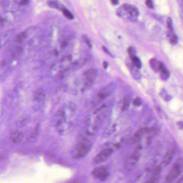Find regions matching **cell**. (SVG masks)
<instances>
[{
	"label": "cell",
	"mask_w": 183,
	"mask_h": 183,
	"mask_svg": "<svg viewBox=\"0 0 183 183\" xmlns=\"http://www.w3.org/2000/svg\"><path fill=\"white\" fill-rule=\"evenodd\" d=\"M178 126H179V128H181V129H182L183 128V122L182 121H179V122H178Z\"/></svg>",
	"instance_id": "1f68e13d"
},
{
	"label": "cell",
	"mask_w": 183,
	"mask_h": 183,
	"mask_svg": "<svg viewBox=\"0 0 183 183\" xmlns=\"http://www.w3.org/2000/svg\"><path fill=\"white\" fill-rule=\"evenodd\" d=\"M103 67H104V68L105 69H106L108 67V63L106 61H105L104 62V63H103Z\"/></svg>",
	"instance_id": "d6a6232c"
},
{
	"label": "cell",
	"mask_w": 183,
	"mask_h": 183,
	"mask_svg": "<svg viewBox=\"0 0 183 183\" xmlns=\"http://www.w3.org/2000/svg\"><path fill=\"white\" fill-rule=\"evenodd\" d=\"M171 98H172V97L170 95H168V94H167V95H166L164 96V100L165 102H169V101H170L171 100Z\"/></svg>",
	"instance_id": "83f0119b"
},
{
	"label": "cell",
	"mask_w": 183,
	"mask_h": 183,
	"mask_svg": "<svg viewBox=\"0 0 183 183\" xmlns=\"http://www.w3.org/2000/svg\"><path fill=\"white\" fill-rule=\"evenodd\" d=\"M130 100L129 98H125L123 103H122V110L126 111L128 109L129 106L130 105Z\"/></svg>",
	"instance_id": "44dd1931"
},
{
	"label": "cell",
	"mask_w": 183,
	"mask_h": 183,
	"mask_svg": "<svg viewBox=\"0 0 183 183\" xmlns=\"http://www.w3.org/2000/svg\"><path fill=\"white\" fill-rule=\"evenodd\" d=\"M92 175L95 178L100 180V181H104L109 177L110 173L107 168L100 167L96 168L92 171Z\"/></svg>",
	"instance_id": "277c9868"
},
{
	"label": "cell",
	"mask_w": 183,
	"mask_h": 183,
	"mask_svg": "<svg viewBox=\"0 0 183 183\" xmlns=\"http://www.w3.org/2000/svg\"><path fill=\"white\" fill-rule=\"evenodd\" d=\"M130 58L131 60H132V63L133 65L135 67H136L138 69H140L141 68V66H142L141 62L140 59L136 57V55L134 56V57H130Z\"/></svg>",
	"instance_id": "e0dca14e"
},
{
	"label": "cell",
	"mask_w": 183,
	"mask_h": 183,
	"mask_svg": "<svg viewBox=\"0 0 183 183\" xmlns=\"http://www.w3.org/2000/svg\"><path fill=\"white\" fill-rule=\"evenodd\" d=\"M111 2L113 5H117L119 3V0H111Z\"/></svg>",
	"instance_id": "f546056e"
},
{
	"label": "cell",
	"mask_w": 183,
	"mask_h": 183,
	"mask_svg": "<svg viewBox=\"0 0 183 183\" xmlns=\"http://www.w3.org/2000/svg\"><path fill=\"white\" fill-rule=\"evenodd\" d=\"M167 26L168 31H173V21L171 17H169L167 19Z\"/></svg>",
	"instance_id": "603a6c76"
},
{
	"label": "cell",
	"mask_w": 183,
	"mask_h": 183,
	"mask_svg": "<svg viewBox=\"0 0 183 183\" xmlns=\"http://www.w3.org/2000/svg\"><path fill=\"white\" fill-rule=\"evenodd\" d=\"M168 37L169 38V41L172 45H176L178 42V38L177 35L173 31H168Z\"/></svg>",
	"instance_id": "4fadbf2b"
},
{
	"label": "cell",
	"mask_w": 183,
	"mask_h": 183,
	"mask_svg": "<svg viewBox=\"0 0 183 183\" xmlns=\"http://www.w3.org/2000/svg\"><path fill=\"white\" fill-rule=\"evenodd\" d=\"M118 16L126 19L132 22H135L138 19L139 12L136 6L125 4L118 8L116 11Z\"/></svg>",
	"instance_id": "6da1fadb"
},
{
	"label": "cell",
	"mask_w": 183,
	"mask_h": 183,
	"mask_svg": "<svg viewBox=\"0 0 183 183\" xmlns=\"http://www.w3.org/2000/svg\"><path fill=\"white\" fill-rule=\"evenodd\" d=\"M97 76V71L94 69L87 70L83 74L84 81L86 87H89L93 83Z\"/></svg>",
	"instance_id": "5b68a950"
},
{
	"label": "cell",
	"mask_w": 183,
	"mask_h": 183,
	"mask_svg": "<svg viewBox=\"0 0 183 183\" xmlns=\"http://www.w3.org/2000/svg\"><path fill=\"white\" fill-rule=\"evenodd\" d=\"M166 95H167V92L165 90H162V92H161V96L164 98Z\"/></svg>",
	"instance_id": "f1b7e54d"
},
{
	"label": "cell",
	"mask_w": 183,
	"mask_h": 183,
	"mask_svg": "<svg viewBox=\"0 0 183 183\" xmlns=\"http://www.w3.org/2000/svg\"><path fill=\"white\" fill-rule=\"evenodd\" d=\"M27 37V33L26 32L19 33L15 37V41L17 43H22L24 40Z\"/></svg>",
	"instance_id": "ac0fdd59"
},
{
	"label": "cell",
	"mask_w": 183,
	"mask_h": 183,
	"mask_svg": "<svg viewBox=\"0 0 183 183\" xmlns=\"http://www.w3.org/2000/svg\"><path fill=\"white\" fill-rule=\"evenodd\" d=\"M116 87V84L114 83L110 84L102 89L98 94L97 98L100 100H102L110 96L114 92Z\"/></svg>",
	"instance_id": "52a82bcc"
},
{
	"label": "cell",
	"mask_w": 183,
	"mask_h": 183,
	"mask_svg": "<svg viewBox=\"0 0 183 183\" xmlns=\"http://www.w3.org/2000/svg\"><path fill=\"white\" fill-rule=\"evenodd\" d=\"M91 143L86 140L83 136H81L77 140L75 148L74 149L73 157L79 159L85 156L91 149Z\"/></svg>",
	"instance_id": "7a4b0ae2"
},
{
	"label": "cell",
	"mask_w": 183,
	"mask_h": 183,
	"mask_svg": "<svg viewBox=\"0 0 183 183\" xmlns=\"http://www.w3.org/2000/svg\"><path fill=\"white\" fill-rule=\"evenodd\" d=\"M139 159V154L138 153L133 154L126 162V168L127 170H130L133 169Z\"/></svg>",
	"instance_id": "ba28073f"
},
{
	"label": "cell",
	"mask_w": 183,
	"mask_h": 183,
	"mask_svg": "<svg viewBox=\"0 0 183 183\" xmlns=\"http://www.w3.org/2000/svg\"><path fill=\"white\" fill-rule=\"evenodd\" d=\"M160 171H161V168L160 167H158L154 169V171H153V175L151 177V179L149 181V182H151V183L156 182L157 180L159 179Z\"/></svg>",
	"instance_id": "5bb4252c"
},
{
	"label": "cell",
	"mask_w": 183,
	"mask_h": 183,
	"mask_svg": "<svg viewBox=\"0 0 183 183\" xmlns=\"http://www.w3.org/2000/svg\"><path fill=\"white\" fill-rule=\"evenodd\" d=\"M29 2H30V0H20L19 4L22 6H25L28 4Z\"/></svg>",
	"instance_id": "4316f807"
},
{
	"label": "cell",
	"mask_w": 183,
	"mask_h": 183,
	"mask_svg": "<svg viewBox=\"0 0 183 183\" xmlns=\"http://www.w3.org/2000/svg\"><path fill=\"white\" fill-rule=\"evenodd\" d=\"M146 132H147V129L146 128H141L139 130L137 131V132L135 134L133 138V143H136L138 141V140L143 136V135L145 134Z\"/></svg>",
	"instance_id": "9a60e30c"
},
{
	"label": "cell",
	"mask_w": 183,
	"mask_h": 183,
	"mask_svg": "<svg viewBox=\"0 0 183 183\" xmlns=\"http://www.w3.org/2000/svg\"><path fill=\"white\" fill-rule=\"evenodd\" d=\"M146 4L148 8L150 9L154 8V3L153 0H146Z\"/></svg>",
	"instance_id": "484cf974"
},
{
	"label": "cell",
	"mask_w": 183,
	"mask_h": 183,
	"mask_svg": "<svg viewBox=\"0 0 183 183\" xmlns=\"http://www.w3.org/2000/svg\"><path fill=\"white\" fill-rule=\"evenodd\" d=\"M10 140L15 143H19L22 140L23 135L19 132H13L9 136Z\"/></svg>",
	"instance_id": "7c38bea8"
},
{
	"label": "cell",
	"mask_w": 183,
	"mask_h": 183,
	"mask_svg": "<svg viewBox=\"0 0 183 183\" xmlns=\"http://www.w3.org/2000/svg\"><path fill=\"white\" fill-rule=\"evenodd\" d=\"M83 39L84 41H85V43L87 44V46L90 49H92V42H91L89 38H88V37H87L85 35H83Z\"/></svg>",
	"instance_id": "cb8c5ba5"
},
{
	"label": "cell",
	"mask_w": 183,
	"mask_h": 183,
	"mask_svg": "<svg viewBox=\"0 0 183 183\" xmlns=\"http://www.w3.org/2000/svg\"><path fill=\"white\" fill-rule=\"evenodd\" d=\"M103 50H104V52H105V53H107V54L109 55H111V53L109 52V51H108V49H106V47H103ZM111 56H112V55H111Z\"/></svg>",
	"instance_id": "4dcf8cb0"
},
{
	"label": "cell",
	"mask_w": 183,
	"mask_h": 183,
	"mask_svg": "<svg viewBox=\"0 0 183 183\" xmlns=\"http://www.w3.org/2000/svg\"><path fill=\"white\" fill-rule=\"evenodd\" d=\"M158 71L160 72L161 73V78L163 79H167L169 77L170 73H169L168 70L167 69L166 67L163 64V62H161V63L159 66Z\"/></svg>",
	"instance_id": "9c48e42d"
},
{
	"label": "cell",
	"mask_w": 183,
	"mask_h": 183,
	"mask_svg": "<svg viewBox=\"0 0 183 183\" xmlns=\"http://www.w3.org/2000/svg\"><path fill=\"white\" fill-rule=\"evenodd\" d=\"M161 63V61L157 60L156 59H153L150 61V65L151 68L156 71H158L159 66Z\"/></svg>",
	"instance_id": "d6986e66"
},
{
	"label": "cell",
	"mask_w": 183,
	"mask_h": 183,
	"mask_svg": "<svg viewBox=\"0 0 183 183\" xmlns=\"http://www.w3.org/2000/svg\"><path fill=\"white\" fill-rule=\"evenodd\" d=\"M174 154H175V152L173 151H170L169 152L167 153L164 158V160H163V163L164 165L169 164L171 160L173 159Z\"/></svg>",
	"instance_id": "2e32d148"
},
{
	"label": "cell",
	"mask_w": 183,
	"mask_h": 183,
	"mask_svg": "<svg viewBox=\"0 0 183 183\" xmlns=\"http://www.w3.org/2000/svg\"><path fill=\"white\" fill-rule=\"evenodd\" d=\"M113 150L111 148L104 149L96 156L94 160V164H98L103 162L112 154Z\"/></svg>",
	"instance_id": "8992f818"
},
{
	"label": "cell",
	"mask_w": 183,
	"mask_h": 183,
	"mask_svg": "<svg viewBox=\"0 0 183 183\" xmlns=\"http://www.w3.org/2000/svg\"><path fill=\"white\" fill-rule=\"evenodd\" d=\"M128 54L130 55V57H133L136 56V49L133 46H130L128 49Z\"/></svg>",
	"instance_id": "7402d4cb"
},
{
	"label": "cell",
	"mask_w": 183,
	"mask_h": 183,
	"mask_svg": "<svg viewBox=\"0 0 183 183\" xmlns=\"http://www.w3.org/2000/svg\"><path fill=\"white\" fill-rule=\"evenodd\" d=\"M61 11L62 12L63 15L67 18V19H73L74 16L73 15L71 14V12L68 10L65 7L61 10Z\"/></svg>",
	"instance_id": "ffe728a7"
},
{
	"label": "cell",
	"mask_w": 183,
	"mask_h": 183,
	"mask_svg": "<svg viewBox=\"0 0 183 183\" xmlns=\"http://www.w3.org/2000/svg\"><path fill=\"white\" fill-rule=\"evenodd\" d=\"M45 97V92L42 88H39L35 92L33 98L35 100L38 102H40L44 100Z\"/></svg>",
	"instance_id": "8fae6325"
},
{
	"label": "cell",
	"mask_w": 183,
	"mask_h": 183,
	"mask_svg": "<svg viewBox=\"0 0 183 183\" xmlns=\"http://www.w3.org/2000/svg\"><path fill=\"white\" fill-rule=\"evenodd\" d=\"M47 3L49 7L55 9L62 10L65 8L61 2L57 0H48Z\"/></svg>",
	"instance_id": "30bf717a"
},
{
	"label": "cell",
	"mask_w": 183,
	"mask_h": 183,
	"mask_svg": "<svg viewBox=\"0 0 183 183\" xmlns=\"http://www.w3.org/2000/svg\"><path fill=\"white\" fill-rule=\"evenodd\" d=\"M183 169V162L181 160H179L173 164L170 171L167 175L166 180L167 182H173L175 179L179 177L182 172Z\"/></svg>",
	"instance_id": "3957f363"
},
{
	"label": "cell",
	"mask_w": 183,
	"mask_h": 183,
	"mask_svg": "<svg viewBox=\"0 0 183 183\" xmlns=\"http://www.w3.org/2000/svg\"><path fill=\"white\" fill-rule=\"evenodd\" d=\"M133 104L135 106H140L142 104V101L140 98L137 97L133 100Z\"/></svg>",
	"instance_id": "d4e9b609"
}]
</instances>
